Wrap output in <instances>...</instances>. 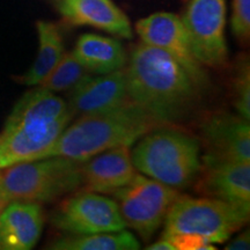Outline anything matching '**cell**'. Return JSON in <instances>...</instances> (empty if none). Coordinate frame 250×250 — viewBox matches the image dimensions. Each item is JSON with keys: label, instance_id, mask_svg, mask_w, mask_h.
<instances>
[{"label": "cell", "instance_id": "1", "mask_svg": "<svg viewBox=\"0 0 250 250\" xmlns=\"http://www.w3.org/2000/svg\"><path fill=\"white\" fill-rule=\"evenodd\" d=\"M126 74L131 101L160 123L186 117L199 101V86L179 62L164 50L140 43L131 52Z\"/></svg>", "mask_w": 250, "mask_h": 250}, {"label": "cell", "instance_id": "2", "mask_svg": "<svg viewBox=\"0 0 250 250\" xmlns=\"http://www.w3.org/2000/svg\"><path fill=\"white\" fill-rule=\"evenodd\" d=\"M65 100L36 86L17 102L0 132V169L43 159L73 118Z\"/></svg>", "mask_w": 250, "mask_h": 250}, {"label": "cell", "instance_id": "3", "mask_svg": "<svg viewBox=\"0 0 250 250\" xmlns=\"http://www.w3.org/2000/svg\"><path fill=\"white\" fill-rule=\"evenodd\" d=\"M160 124L148 111L127 100L117 108L80 116L67 125L43 159L66 156L86 161L108 149L131 146Z\"/></svg>", "mask_w": 250, "mask_h": 250}, {"label": "cell", "instance_id": "4", "mask_svg": "<svg viewBox=\"0 0 250 250\" xmlns=\"http://www.w3.org/2000/svg\"><path fill=\"white\" fill-rule=\"evenodd\" d=\"M136 170L181 190L198 176L201 145L189 134L173 129H154L144 134L131 152Z\"/></svg>", "mask_w": 250, "mask_h": 250}, {"label": "cell", "instance_id": "5", "mask_svg": "<svg viewBox=\"0 0 250 250\" xmlns=\"http://www.w3.org/2000/svg\"><path fill=\"white\" fill-rule=\"evenodd\" d=\"M83 161L49 156L0 169V192L8 202L48 203L83 186Z\"/></svg>", "mask_w": 250, "mask_h": 250}, {"label": "cell", "instance_id": "6", "mask_svg": "<svg viewBox=\"0 0 250 250\" xmlns=\"http://www.w3.org/2000/svg\"><path fill=\"white\" fill-rule=\"evenodd\" d=\"M250 208L215 198L179 196L165 218L162 239L195 235L210 243H224L249 220Z\"/></svg>", "mask_w": 250, "mask_h": 250}, {"label": "cell", "instance_id": "7", "mask_svg": "<svg viewBox=\"0 0 250 250\" xmlns=\"http://www.w3.org/2000/svg\"><path fill=\"white\" fill-rule=\"evenodd\" d=\"M112 195L126 227L132 228L148 241L164 224L180 192L151 177L136 174L130 183Z\"/></svg>", "mask_w": 250, "mask_h": 250}, {"label": "cell", "instance_id": "8", "mask_svg": "<svg viewBox=\"0 0 250 250\" xmlns=\"http://www.w3.org/2000/svg\"><path fill=\"white\" fill-rule=\"evenodd\" d=\"M182 22L197 61L203 66H224L228 57L226 0H190Z\"/></svg>", "mask_w": 250, "mask_h": 250}, {"label": "cell", "instance_id": "9", "mask_svg": "<svg viewBox=\"0 0 250 250\" xmlns=\"http://www.w3.org/2000/svg\"><path fill=\"white\" fill-rule=\"evenodd\" d=\"M50 221L71 235L118 232L126 227L117 203L94 191H80L62 201Z\"/></svg>", "mask_w": 250, "mask_h": 250}, {"label": "cell", "instance_id": "10", "mask_svg": "<svg viewBox=\"0 0 250 250\" xmlns=\"http://www.w3.org/2000/svg\"><path fill=\"white\" fill-rule=\"evenodd\" d=\"M136 31L143 43L164 50L176 59L192 79L204 88L208 83V76L204 66L192 54L182 19L167 12L154 13L139 20L136 24Z\"/></svg>", "mask_w": 250, "mask_h": 250}, {"label": "cell", "instance_id": "11", "mask_svg": "<svg viewBox=\"0 0 250 250\" xmlns=\"http://www.w3.org/2000/svg\"><path fill=\"white\" fill-rule=\"evenodd\" d=\"M198 190L211 198L250 208V162H235L206 154L199 169Z\"/></svg>", "mask_w": 250, "mask_h": 250}, {"label": "cell", "instance_id": "12", "mask_svg": "<svg viewBox=\"0 0 250 250\" xmlns=\"http://www.w3.org/2000/svg\"><path fill=\"white\" fill-rule=\"evenodd\" d=\"M129 99L126 74L117 70L107 74H93L68 93L67 104L73 115L100 114L123 104Z\"/></svg>", "mask_w": 250, "mask_h": 250}, {"label": "cell", "instance_id": "13", "mask_svg": "<svg viewBox=\"0 0 250 250\" xmlns=\"http://www.w3.org/2000/svg\"><path fill=\"white\" fill-rule=\"evenodd\" d=\"M208 154L224 160L250 162L249 121L229 112H217L202 125Z\"/></svg>", "mask_w": 250, "mask_h": 250}, {"label": "cell", "instance_id": "14", "mask_svg": "<svg viewBox=\"0 0 250 250\" xmlns=\"http://www.w3.org/2000/svg\"><path fill=\"white\" fill-rule=\"evenodd\" d=\"M44 213L40 203L9 202L0 213V250H30L40 240Z\"/></svg>", "mask_w": 250, "mask_h": 250}, {"label": "cell", "instance_id": "15", "mask_svg": "<svg viewBox=\"0 0 250 250\" xmlns=\"http://www.w3.org/2000/svg\"><path fill=\"white\" fill-rule=\"evenodd\" d=\"M54 4L71 24L90 26L123 39H132L130 20L111 0H54Z\"/></svg>", "mask_w": 250, "mask_h": 250}, {"label": "cell", "instance_id": "16", "mask_svg": "<svg viewBox=\"0 0 250 250\" xmlns=\"http://www.w3.org/2000/svg\"><path fill=\"white\" fill-rule=\"evenodd\" d=\"M136 174L130 146L108 149L83 164V184L94 192H115L130 183Z\"/></svg>", "mask_w": 250, "mask_h": 250}, {"label": "cell", "instance_id": "17", "mask_svg": "<svg viewBox=\"0 0 250 250\" xmlns=\"http://www.w3.org/2000/svg\"><path fill=\"white\" fill-rule=\"evenodd\" d=\"M72 54L87 71L95 74L122 70L126 62V54L120 41L95 34L81 35Z\"/></svg>", "mask_w": 250, "mask_h": 250}, {"label": "cell", "instance_id": "18", "mask_svg": "<svg viewBox=\"0 0 250 250\" xmlns=\"http://www.w3.org/2000/svg\"><path fill=\"white\" fill-rule=\"evenodd\" d=\"M39 34V52L33 66L29 68L20 81L26 86H37L54 70L65 54L64 42L58 26L46 21L36 23Z\"/></svg>", "mask_w": 250, "mask_h": 250}, {"label": "cell", "instance_id": "19", "mask_svg": "<svg viewBox=\"0 0 250 250\" xmlns=\"http://www.w3.org/2000/svg\"><path fill=\"white\" fill-rule=\"evenodd\" d=\"M56 250H138L140 243L127 230L96 233L88 235H65L48 247Z\"/></svg>", "mask_w": 250, "mask_h": 250}, {"label": "cell", "instance_id": "20", "mask_svg": "<svg viewBox=\"0 0 250 250\" xmlns=\"http://www.w3.org/2000/svg\"><path fill=\"white\" fill-rule=\"evenodd\" d=\"M92 74L77 61L72 52H65L54 70L37 86L52 93L70 92Z\"/></svg>", "mask_w": 250, "mask_h": 250}, {"label": "cell", "instance_id": "21", "mask_svg": "<svg viewBox=\"0 0 250 250\" xmlns=\"http://www.w3.org/2000/svg\"><path fill=\"white\" fill-rule=\"evenodd\" d=\"M233 102L239 115L250 120V67L248 58L240 59L233 77Z\"/></svg>", "mask_w": 250, "mask_h": 250}, {"label": "cell", "instance_id": "22", "mask_svg": "<svg viewBox=\"0 0 250 250\" xmlns=\"http://www.w3.org/2000/svg\"><path fill=\"white\" fill-rule=\"evenodd\" d=\"M232 31L240 42H248L250 36V0H233Z\"/></svg>", "mask_w": 250, "mask_h": 250}, {"label": "cell", "instance_id": "23", "mask_svg": "<svg viewBox=\"0 0 250 250\" xmlns=\"http://www.w3.org/2000/svg\"><path fill=\"white\" fill-rule=\"evenodd\" d=\"M173 243L176 250H215L217 248L211 246L203 237L195 235H176L167 237Z\"/></svg>", "mask_w": 250, "mask_h": 250}, {"label": "cell", "instance_id": "24", "mask_svg": "<svg viewBox=\"0 0 250 250\" xmlns=\"http://www.w3.org/2000/svg\"><path fill=\"white\" fill-rule=\"evenodd\" d=\"M250 248V233L249 229H247L246 232L240 234L236 239H234L232 242L228 245L226 250H248Z\"/></svg>", "mask_w": 250, "mask_h": 250}, {"label": "cell", "instance_id": "25", "mask_svg": "<svg viewBox=\"0 0 250 250\" xmlns=\"http://www.w3.org/2000/svg\"><path fill=\"white\" fill-rule=\"evenodd\" d=\"M147 250H176L173 243H171L169 240L167 239H162L159 240L154 243H152L151 246L146 248Z\"/></svg>", "mask_w": 250, "mask_h": 250}, {"label": "cell", "instance_id": "26", "mask_svg": "<svg viewBox=\"0 0 250 250\" xmlns=\"http://www.w3.org/2000/svg\"><path fill=\"white\" fill-rule=\"evenodd\" d=\"M8 203L9 202L7 201V199H6L5 197L1 195V192H0V213H1L2 210H4V208H6V205H7Z\"/></svg>", "mask_w": 250, "mask_h": 250}]
</instances>
